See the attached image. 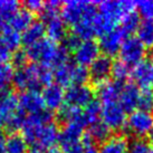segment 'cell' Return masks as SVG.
<instances>
[{
    "mask_svg": "<svg viewBox=\"0 0 153 153\" xmlns=\"http://www.w3.org/2000/svg\"><path fill=\"white\" fill-rule=\"evenodd\" d=\"M119 54L120 59L131 67L145 59L146 47L141 43L136 36H128L122 44Z\"/></svg>",
    "mask_w": 153,
    "mask_h": 153,
    "instance_id": "8992f818",
    "label": "cell"
},
{
    "mask_svg": "<svg viewBox=\"0 0 153 153\" xmlns=\"http://www.w3.org/2000/svg\"><path fill=\"white\" fill-rule=\"evenodd\" d=\"M81 42H82L81 39L78 38L77 36H75L73 33L69 35L67 34V36H66L64 38V40H63V43H64L63 44V47H64L68 53H74Z\"/></svg>",
    "mask_w": 153,
    "mask_h": 153,
    "instance_id": "d590c367",
    "label": "cell"
},
{
    "mask_svg": "<svg viewBox=\"0 0 153 153\" xmlns=\"http://www.w3.org/2000/svg\"><path fill=\"white\" fill-rule=\"evenodd\" d=\"M128 137L123 134L111 135L107 140L101 143L98 148L100 153H128Z\"/></svg>",
    "mask_w": 153,
    "mask_h": 153,
    "instance_id": "d6986e66",
    "label": "cell"
},
{
    "mask_svg": "<svg viewBox=\"0 0 153 153\" xmlns=\"http://www.w3.org/2000/svg\"><path fill=\"white\" fill-rule=\"evenodd\" d=\"M84 128L85 126L79 122L64 123L62 130L59 131V139H58L60 146L81 142L84 136Z\"/></svg>",
    "mask_w": 153,
    "mask_h": 153,
    "instance_id": "e0dca14e",
    "label": "cell"
},
{
    "mask_svg": "<svg viewBox=\"0 0 153 153\" xmlns=\"http://www.w3.org/2000/svg\"><path fill=\"white\" fill-rule=\"evenodd\" d=\"M125 126L132 135L144 137L153 131V113L148 111L135 110L126 119Z\"/></svg>",
    "mask_w": 153,
    "mask_h": 153,
    "instance_id": "5b68a950",
    "label": "cell"
},
{
    "mask_svg": "<svg viewBox=\"0 0 153 153\" xmlns=\"http://www.w3.org/2000/svg\"><path fill=\"white\" fill-rule=\"evenodd\" d=\"M82 142L84 144V152L83 153H100L98 149L95 146L93 140L88 136V134H84Z\"/></svg>",
    "mask_w": 153,
    "mask_h": 153,
    "instance_id": "f35d334b",
    "label": "cell"
},
{
    "mask_svg": "<svg viewBox=\"0 0 153 153\" xmlns=\"http://www.w3.org/2000/svg\"><path fill=\"white\" fill-rule=\"evenodd\" d=\"M54 81V73L51 67L43 65L27 63L25 66L17 68L13 72V84L22 92L36 91L51 84Z\"/></svg>",
    "mask_w": 153,
    "mask_h": 153,
    "instance_id": "3957f363",
    "label": "cell"
},
{
    "mask_svg": "<svg viewBox=\"0 0 153 153\" xmlns=\"http://www.w3.org/2000/svg\"><path fill=\"white\" fill-rule=\"evenodd\" d=\"M128 37V36L122 30V28L117 26L110 31L103 34L102 36H100V42H98L100 49L103 51V55H106L108 57L116 55L119 54L123 42Z\"/></svg>",
    "mask_w": 153,
    "mask_h": 153,
    "instance_id": "30bf717a",
    "label": "cell"
},
{
    "mask_svg": "<svg viewBox=\"0 0 153 153\" xmlns=\"http://www.w3.org/2000/svg\"><path fill=\"white\" fill-rule=\"evenodd\" d=\"M47 153H62V152H59L58 150H56V149H53V150H51L49 152H47Z\"/></svg>",
    "mask_w": 153,
    "mask_h": 153,
    "instance_id": "b9f144b4",
    "label": "cell"
},
{
    "mask_svg": "<svg viewBox=\"0 0 153 153\" xmlns=\"http://www.w3.org/2000/svg\"><path fill=\"white\" fill-rule=\"evenodd\" d=\"M150 142H151V144L153 145V131L150 133Z\"/></svg>",
    "mask_w": 153,
    "mask_h": 153,
    "instance_id": "60d3db41",
    "label": "cell"
},
{
    "mask_svg": "<svg viewBox=\"0 0 153 153\" xmlns=\"http://www.w3.org/2000/svg\"><path fill=\"white\" fill-rule=\"evenodd\" d=\"M96 86H97L96 93L98 96V102L105 104V103L119 101V96L123 84L116 81H105L101 84H97Z\"/></svg>",
    "mask_w": 153,
    "mask_h": 153,
    "instance_id": "ac0fdd59",
    "label": "cell"
},
{
    "mask_svg": "<svg viewBox=\"0 0 153 153\" xmlns=\"http://www.w3.org/2000/svg\"><path fill=\"white\" fill-rule=\"evenodd\" d=\"M131 77L134 84L142 88H152L153 73L151 67V62L143 60L131 68Z\"/></svg>",
    "mask_w": 153,
    "mask_h": 153,
    "instance_id": "2e32d148",
    "label": "cell"
},
{
    "mask_svg": "<svg viewBox=\"0 0 153 153\" xmlns=\"http://www.w3.org/2000/svg\"><path fill=\"white\" fill-rule=\"evenodd\" d=\"M101 103L93 100L91 103H88L84 108H82L81 112V120L84 126H91L100 121L101 117Z\"/></svg>",
    "mask_w": 153,
    "mask_h": 153,
    "instance_id": "7402d4cb",
    "label": "cell"
},
{
    "mask_svg": "<svg viewBox=\"0 0 153 153\" xmlns=\"http://www.w3.org/2000/svg\"><path fill=\"white\" fill-rule=\"evenodd\" d=\"M139 97H140V88L134 83H125L122 86L119 96L120 105L126 113H132L137 110L139 106Z\"/></svg>",
    "mask_w": 153,
    "mask_h": 153,
    "instance_id": "9a60e30c",
    "label": "cell"
},
{
    "mask_svg": "<svg viewBox=\"0 0 153 153\" xmlns=\"http://www.w3.org/2000/svg\"><path fill=\"white\" fill-rule=\"evenodd\" d=\"M25 53L28 60H31V63L47 66L51 69L69 62V53L63 45L59 46L48 37L26 47Z\"/></svg>",
    "mask_w": 153,
    "mask_h": 153,
    "instance_id": "7a4b0ae2",
    "label": "cell"
},
{
    "mask_svg": "<svg viewBox=\"0 0 153 153\" xmlns=\"http://www.w3.org/2000/svg\"><path fill=\"white\" fill-rule=\"evenodd\" d=\"M26 119V114L19 106L18 96L13 92L0 95V131L15 133L22 125Z\"/></svg>",
    "mask_w": 153,
    "mask_h": 153,
    "instance_id": "277c9868",
    "label": "cell"
},
{
    "mask_svg": "<svg viewBox=\"0 0 153 153\" xmlns=\"http://www.w3.org/2000/svg\"><path fill=\"white\" fill-rule=\"evenodd\" d=\"M24 6L26 7V9L30 11L31 13H40L42 9L44 7V2L43 1H39V0H29V1H26L24 2Z\"/></svg>",
    "mask_w": 153,
    "mask_h": 153,
    "instance_id": "8d00e7d4",
    "label": "cell"
},
{
    "mask_svg": "<svg viewBox=\"0 0 153 153\" xmlns=\"http://www.w3.org/2000/svg\"><path fill=\"white\" fill-rule=\"evenodd\" d=\"M84 152V144L83 142H76L72 144L62 146V153H83Z\"/></svg>",
    "mask_w": 153,
    "mask_h": 153,
    "instance_id": "74e56055",
    "label": "cell"
},
{
    "mask_svg": "<svg viewBox=\"0 0 153 153\" xmlns=\"http://www.w3.org/2000/svg\"><path fill=\"white\" fill-rule=\"evenodd\" d=\"M101 49L98 46V43L95 42L94 39H88V40H82L78 47H77L74 54V60L75 64L79 66H89L94 60L101 55Z\"/></svg>",
    "mask_w": 153,
    "mask_h": 153,
    "instance_id": "8fae6325",
    "label": "cell"
},
{
    "mask_svg": "<svg viewBox=\"0 0 153 153\" xmlns=\"http://www.w3.org/2000/svg\"><path fill=\"white\" fill-rule=\"evenodd\" d=\"M150 150H151V146L144 140L137 139L130 144L128 153H149Z\"/></svg>",
    "mask_w": 153,
    "mask_h": 153,
    "instance_id": "e575fe53",
    "label": "cell"
},
{
    "mask_svg": "<svg viewBox=\"0 0 153 153\" xmlns=\"http://www.w3.org/2000/svg\"><path fill=\"white\" fill-rule=\"evenodd\" d=\"M20 8H22V4L18 2V1L0 0V18L9 24L11 18L15 16V13H17Z\"/></svg>",
    "mask_w": 153,
    "mask_h": 153,
    "instance_id": "f546056e",
    "label": "cell"
},
{
    "mask_svg": "<svg viewBox=\"0 0 153 153\" xmlns=\"http://www.w3.org/2000/svg\"><path fill=\"white\" fill-rule=\"evenodd\" d=\"M137 110L153 111V89L152 88H142L140 89V97H139V106Z\"/></svg>",
    "mask_w": 153,
    "mask_h": 153,
    "instance_id": "4dcf8cb0",
    "label": "cell"
},
{
    "mask_svg": "<svg viewBox=\"0 0 153 153\" xmlns=\"http://www.w3.org/2000/svg\"><path fill=\"white\" fill-rule=\"evenodd\" d=\"M111 75L113 76L114 81L124 84V82L131 76V67L121 59L114 60L113 64H112Z\"/></svg>",
    "mask_w": 153,
    "mask_h": 153,
    "instance_id": "f1b7e54d",
    "label": "cell"
},
{
    "mask_svg": "<svg viewBox=\"0 0 153 153\" xmlns=\"http://www.w3.org/2000/svg\"><path fill=\"white\" fill-rule=\"evenodd\" d=\"M42 97H43L44 104L47 110L51 112H54L56 110L58 111L64 105L65 91L58 84L51 83L43 88Z\"/></svg>",
    "mask_w": 153,
    "mask_h": 153,
    "instance_id": "4fadbf2b",
    "label": "cell"
},
{
    "mask_svg": "<svg viewBox=\"0 0 153 153\" xmlns=\"http://www.w3.org/2000/svg\"><path fill=\"white\" fill-rule=\"evenodd\" d=\"M88 136L93 140V142L102 143L111 136V130L107 128L102 121H98L95 124L91 125L88 130Z\"/></svg>",
    "mask_w": 153,
    "mask_h": 153,
    "instance_id": "83f0119b",
    "label": "cell"
},
{
    "mask_svg": "<svg viewBox=\"0 0 153 153\" xmlns=\"http://www.w3.org/2000/svg\"><path fill=\"white\" fill-rule=\"evenodd\" d=\"M112 64L113 60L106 55H100L89 65V78L97 85L103 82L108 81L112 72Z\"/></svg>",
    "mask_w": 153,
    "mask_h": 153,
    "instance_id": "7c38bea8",
    "label": "cell"
},
{
    "mask_svg": "<svg viewBox=\"0 0 153 153\" xmlns=\"http://www.w3.org/2000/svg\"><path fill=\"white\" fill-rule=\"evenodd\" d=\"M73 67L74 64L72 63H65L63 65H59L57 67L53 68V73H54V79L55 83L58 84L59 86L64 87H69L73 85L72 77H73Z\"/></svg>",
    "mask_w": 153,
    "mask_h": 153,
    "instance_id": "603a6c76",
    "label": "cell"
},
{
    "mask_svg": "<svg viewBox=\"0 0 153 153\" xmlns=\"http://www.w3.org/2000/svg\"><path fill=\"white\" fill-rule=\"evenodd\" d=\"M136 9V2L131 0H106L97 2V16L95 28L97 36H102L113 28L117 27L122 18Z\"/></svg>",
    "mask_w": 153,
    "mask_h": 153,
    "instance_id": "6da1fadb",
    "label": "cell"
},
{
    "mask_svg": "<svg viewBox=\"0 0 153 153\" xmlns=\"http://www.w3.org/2000/svg\"><path fill=\"white\" fill-rule=\"evenodd\" d=\"M93 4V1H77L71 0L62 4L60 7V17L66 25L75 26L85 16L89 7Z\"/></svg>",
    "mask_w": 153,
    "mask_h": 153,
    "instance_id": "ba28073f",
    "label": "cell"
},
{
    "mask_svg": "<svg viewBox=\"0 0 153 153\" xmlns=\"http://www.w3.org/2000/svg\"><path fill=\"white\" fill-rule=\"evenodd\" d=\"M0 153H7L6 149V136L0 131Z\"/></svg>",
    "mask_w": 153,
    "mask_h": 153,
    "instance_id": "ab89813d",
    "label": "cell"
},
{
    "mask_svg": "<svg viewBox=\"0 0 153 153\" xmlns=\"http://www.w3.org/2000/svg\"><path fill=\"white\" fill-rule=\"evenodd\" d=\"M15 51L9 46L7 40L4 38L2 35H0V63H9L13 59Z\"/></svg>",
    "mask_w": 153,
    "mask_h": 153,
    "instance_id": "d6a6232c",
    "label": "cell"
},
{
    "mask_svg": "<svg viewBox=\"0 0 153 153\" xmlns=\"http://www.w3.org/2000/svg\"><path fill=\"white\" fill-rule=\"evenodd\" d=\"M137 38L145 47L153 46V19H143L136 30Z\"/></svg>",
    "mask_w": 153,
    "mask_h": 153,
    "instance_id": "d4e9b609",
    "label": "cell"
},
{
    "mask_svg": "<svg viewBox=\"0 0 153 153\" xmlns=\"http://www.w3.org/2000/svg\"><path fill=\"white\" fill-rule=\"evenodd\" d=\"M120 24H121L120 27L122 28L124 33L128 36H132V34L135 33L141 24L140 15L136 13L135 10L132 11V13H128V15H125L122 18V20H121Z\"/></svg>",
    "mask_w": 153,
    "mask_h": 153,
    "instance_id": "4316f807",
    "label": "cell"
},
{
    "mask_svg": "<svg viewBox=\"0 0 153 153\" xmlns=\"http://www.w3.org/2000/svg\"><path fill=\"white\" fill-rule=\"evenodd\" d=\"M151 67H152V73H153V60L151 62Z\"/></svg>",
    "mask_w": 153,
    "mask_h": 153,
    "instance_id": "7bdbcfd3",
    "label": "cell"
},
{
    "mask_svg": "<svg viewBox=\"0 0 153 153\" xmlns=\"http://www.w3.org/2000/svg\"><path fill=\"white\" fill-rule=\"evenodd\" d=\"M46 27L42 20H35L22 35V44L25 47H28L33 44L45 38Z\"/></svg>",
    "mask_w": 153,
    "mask_h": 153,
    "instance_id": "ffe728a7",
    "label": "cell"
},
{
    "mask_svg": "<svg viewBox=\"0 0 153 153\" xmlns=\"http://www.w3.org/2000/svg\"><path fill=\"white\" fill-rule=\"evenodd\" d=\"M94 100V91L88 85H73L65 91L64 104L74 108H84Z\"/></svg>",
    "mask_w": 153,
    "mask_h": 153,
    "instance_id": "9c48e42d",
    "label": "cell"
},
{
    "mask_svg": "<svg viewBox=\"0 0 153 153\" xmlns=\"http://www.w3.org/2000/svg\"><path fill=\"white\" fill-rule=\"evenodd\" d=\"M136 9L139 15L144 19H153V1L152 0H142L136 2Z\"/></svg>",
    "mask_w": 153,
    "mask_h": 153,
    "instance_id": "836d02e7",
    "label": "cell"
},
{
    "mask_svg": "<svg viewBox=\"0 0 153 153\" xmlns=\"http://www.w3.org/2000/svg\"><path fill=\"white\" fill-rule=\"evenodd\" d=\"M34 22V13L28 11L26 8H20L9 22V27L20 34L24 33Z\"/></svg>",
    "mask_w": 153,
    "mask_h": 153,
    "instance_id": "44dd1931",
    "label": "cell"
},
{
    "mask_svg": "<svg viewBox=\"0 0 153 153\" xmlns=\"http://www.w3.org/2000/svg\"><path fill=\"white\" fill-rule=\"evenodd\" d=\"M18 101H19V106L25 114H36L46 110L42 97V93L36 91L22 92V94L18 96Z\"/></svg>",
    "mask_w": 153,
    "mask_h": 153,
    "instance_id": "5bb4252c",
    "label": "cell"
},
{
    "mask_svg": "<svg viewBox=\"0 0 153 153\" xmlns=\"http://www.w3.org/2000/svg\"><path fill=\"white\" fill-rule=\"evenodd\" d=\"M6 149L7 153H28V144L20 133L15 132L6 136Z\"/></svg>",
    "mask_w": 153,
    "mask_h": 153,
    "instance_id": "cb8c5ba5",
    "label": "cell"
},
{
    "mask_svg": "<svg viewBox=\"0 0 153 153\" xmlns=\"http://www.w3.org/2000/svg\"><path fill=\"white\" fill-rule=\"evenodd\" d=\"M149 153H153V148H151V150H150V152Z\"/></svg>",
    "mask_w": 153,
    "mask_h": 153,
    "instance_id": "ee69618b",
    "label": "cell"
},
{
    "mask_svg": "<svg viewBox=\"0 0 153 153\" xmlns=\"http://www.w3.org/2000/svg\"><path fill=\"white\" fill-rule=\"evenodd\" d=\"M88 79H89V73L87 67L74 64V67H73V77H72L73 85H86V83H87Z\"/></svg>",
    "mask_w": 153,
    "mask_h": 153,
    "instance_id": "1f68e13d",
    "label": "cell"
},
{
    "mask_svg": "<svg viewBox=\"0 0 153 153\" xmlns=\"http://www.w3.org/2000/svg\"><path fill=\"white\" fill-rule=\"evenodd\" d=\"M126 112L122 108L119 102L102 104L101 121L111 131H119L123 128L126 123Z\"/></svg>",
    "mask_w": 153,
    "mask_h": 153,
    "instance_id": "52a82bcc",
    "label": "cell"
},
{
    "mask_svg": "<svg viewBox=\"0 0 153 153\" xmlns=\"http://www.w3.org/2000/svg\"><path fill=\"white\" fill-rule=\"evenodd\" d=\"M13 67L9 63H0V95L9 92L13 84Z\"/></svg>",
    "mask_w": 153,
    "mask_h": 153,
    "instance_id": "484cf974",
    "label": "cell"
}]
</instances>
